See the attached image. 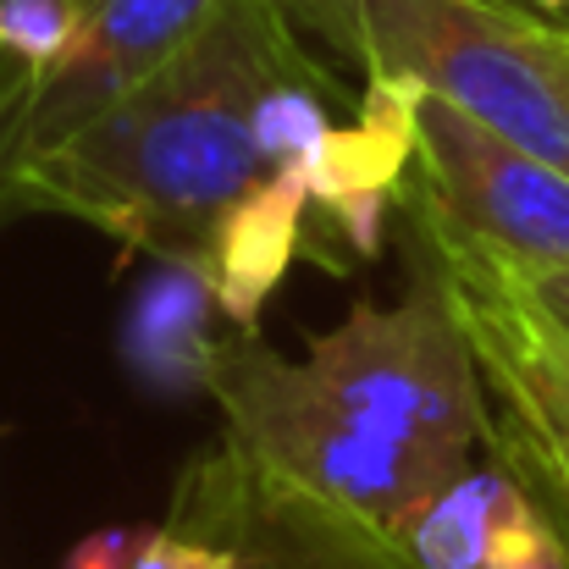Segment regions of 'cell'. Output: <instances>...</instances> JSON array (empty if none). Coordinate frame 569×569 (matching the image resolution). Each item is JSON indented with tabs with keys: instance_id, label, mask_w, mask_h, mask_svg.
Returning <instances> with one entry per match:
<instances>
[{
	"instance_id": "6da1fadb",
	"label": "cell",
	"mask_w": 569,
	"mask_h": 569,
	"mask_svg": "<svg viewBox=\"0 0 569 569\" xmlns=\"http://www.w3.org/2000/svg\"><path fill=\"white\" fill-rule=\"evenodd\" d=\"M293 50L277 0H221L156 78L11 172L0 199L89 221L189 271L227 327L254 332L316 210L266 111Z\"/></svg>"
},
{
	"instance_id": "7a4b0ae2",
	"label": "cell",
	"mask_w": 569,
	"mask_h": 569,
	"mask_svg": "<svg viewBox=\"0 0 569 569\" xmlns=\"http://www.w3.org/2000/svg\"><path fill=\"white\" fill-rule=\"evenodd\" d=\"M204 387L221 442L392 537L492 442L476 349L426 254L403 305L360 299L305 360L232 327L204 349Z\"/></svg>"
},
{
	"instance_id": "3957f363",
	"label": "cell",
	"mask_w": 569,
	"mask_h": 569,
	"mask_svg": "<svg viewBox=\"0 0 569 569\" xmlns=\"http://www.w3.org/2000/svg\"><path fill=\"white\" fill-rule=\"evenodd\" d=\"M371 83L448 100L481 128L569 172L559 22L515 0H338Z\"/></svg>"
},
{
	"instance_id": "277c9868",
	"label": "cell",
	"mask_w": 569,
	"mask_h": 569,
	"mask_svg": "<svg viewBox=\"0 0 569 569\" xmlns=\"http://www.w3.org/2000/svg\"><path fill=\"white\" fill-rule=\"evenodd\" d=\"M431 271L442 277L465 338L476 349L487 409H492V459L526 487L542 520L569 553V332H559L498 266L481 254L420 232Z\"/></svg>"
},
{
	"instance_id": "5b68a950",
	"label": "cell",
	"mask_w": 569,
	"mask_h": 569,
	"mask_svg": "<svg viewBox=\"0 0 569 569\" xmlns=\"http://www.w3.org/2000/svg\"><path fill=\"white\" fill-rule=\"evenodd\" d=\"M409 183L420 232L459 243L509 277L569 271V172L448 100L415 94Z\"/></svg>"
},
{
	"instance_id": "8992f818",
	"label": "cell",
	"mask_w": 569,
	"mask_h": 569,
	"mask_svg": "<svg viewBox=\"0 0 569 569\" xmlns=\"http://www.w3.org/2000/svg\"><path fill=\"white\" fill-rule=\"evenodd\" d=\"M167 526L210 542L227 569H426L403 537L293 487L232 442L183 470Z\"/></svg>"
},
{
	"instance_id": "52a82bcc",
	"label": "cell",
	"mask_w": 569,
	"mask_h": 569,
	"mask_svg": "<svg viewBox=\"0 0 569 569\" xmlns=\"http://www.w3.org/2000/svg\"><path fill=\"white\" fill-rule=\"evenodd\" d=\"M221 0H89L72 44L0 111V183L156 78Z\"/></svg>"
},
{
	"instance_id": "ba28073f",
	"label": "cell",
	"mask_w": 569,
	"mask_h": 569,
	"mask_svg": "<svg viewBox=\"0 0 569 569\" xmlns=\"http://www.w3.org/2000/svg\"><path fill=\"white\" fill-rule=\"evenodd\" d=\"M403 542L426 569H569L559 531L498 459L448 481L403 526Z\"/></svg>"
},
{
	"instance_id": "9c48e42d",
	"label": "cell",
	"mask_w": 569,
	"mask_h": 569,
	"mask_svg": "<svg viewBox=\"0 0 569 569\" xmlns=\"http://www.w3.org/2000/svg\"><path fill=\"white\" fill-rule=\"evenodd\" d=\"M89 0H0V56L17 61V83L39 78L83 28Z\"/></svg>"
},
{
	"instance_id": "30bf717a",
	"label": "cell",
	"mask_w": 569,
	"mask_h": 569,
	"mask_svg": "<svg viewBox=\"0 0 569 569\" xmlns=\"http://www.w3.org/2000/svg\"><path fill=\"white\" fill-rule=\"evenodd\" d=\"M487 266H492V260H487ZM503 277H509V271H503ZM509 282H515L559 332H569V271H537V277H509Z\"/></svg>"
},
{
	"instance_id": "8fae6325",
	"label": "cell",
	"mask_w": 569,
	"mask_h": 569,
	"mask_svg": "<svg viewBox=\"0 0 569 569\" xmlns=\"http://www.w3.org/2000/svg\"><path fill=\"white\" fill-rule=\"evenodd\" d=\"M559 56H565V89H569V22H559Z\"/></svg>"
},
{
	"instance_id": "7c38bea8",
	"label": "cell",
	"mask_w": 569,
	"mask_h": 569,
	"mask_svg": "<svg viewBox=\"0 0 569 569\" xmlns=\"http://www.w3.org/2000/svg\"><path fill=\"white\" fill-rule=\"evenodd\" d=\"M537 6H548V11H559V6H569V0H537Z\"/></svg>"
},
{
	"instance_id": "4fadbf2b",
	"label": "cell",
	"mask_w": 569,
	"mask_h": 569,
	"mask_svg": "<svg viewBox=\"0 0 569 569\" xmlns=\"http://www.w3.org/2000/svg\"><path fill=\"white\" fill-rule=\"evenodd\" d=\"M277 6H282V0H277Z\"/></svg>"
}]
</instances>
